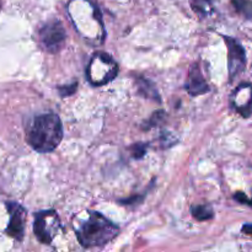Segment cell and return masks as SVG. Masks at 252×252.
<instances>
[{
    "instance_id": "cell-1",
    "label": "cell",
    "mask_w": 252,
    "mask_h": 252,
    "mask_svg": "<svg viewBox=\"0 0 252 252\" xmlns=\"http://www.w3.org/2000/svg\"><path fill=\"white\" fill-rule=\"evenodd\" d=\"M63 138L61 118L56 113H42L29 122L26 140L38 153L53 152Z\"/></svg>"
},
{
    "instance_id": "cell-2",
    "label": "cell",
    "mask_w": 252,
    "mask_h": 252,
    "mask_svg": "<svg viewBox=\"0 0 252 252\" xmlns=\"http://www.w3.org/2000/svg\"><path fill=\"white\" fill-rule=\"evenodd\" d=\"M75 233L81 246L94 248L113 240L120 233V229L98 212H88L86 218L75 225Z\"/></svg>"
},
{
    "instance_id": "cell-3",
    "label": "cell",
    "mask_w": 252,
    "mask_h": 252,
    "mask_svg": "<svg viewBox=\"0 0 252 252\" xmlns=\"http://www.w3.org/2000/svg\"><path fill=\"white\" fill-rule=\"evenodd\" d=\"M117 63L103 52L94 54L86 68V78L95 86H102L110 83L117 76Z\"/></svg>"
},
{
    "instance_id": "cell-4",
    "label": "cell",
    "mask_w": 252,
    "mask_h": 252,
    "mask_svg": "<svg viewBox=\"0 0 252 252\" xmlns=\"http://www.w3.org/2000/svg\"><path fill=\"white\" fill-rule=\"evenodd\" d=\"M61 228V220L56 211H43L36 214L33 231L36 238L42 244H49Z\"/></svg>"
},
{
    "instance_id": "cell-5",
    "label": "cell",
    "mask_w": 252,
    "mask_h": 252,
    "mask_svg": "<svg viewBox=\"0 0 252 252\" xmlns=\"http://www.w3.org/2000/svg\"><path fill=\"white\" fill-rule=\"evenodd\" d=\"M225 41L226 48H228V70H229V81L240 75L246 66V52L243 44L238 39L229 36H223Z\"/></svg>"
},
{
    "instance_id": "cell-6",
    "label": "cell",
    "mask_w": 252,
    "mask_h": 252,
    "mask_svg": "<svg viewBox=\"0 0 252 252\" xmlns=\"http://www.w3.org/2000/svg\"><path fill=\"white\" fill-rule=\"evenodd\" d=\"M65 30L63 25L59 21L47 22L41 30H39V38L46 49L51 53H56L63 47L65 42Z\"/></svg>"
},
{
    "instance_id": "cell-7",
    "label": "cell",
    "mask_w": 252,
    "mask_h": 252,
    "mask_svg": "<svg viewBox=\"0 0 252 252\" xmlns=\"http://www.w3.org/2000/svg\"><path fill=\"white\" fill-rule=\"evenodd\" d=\"M230 105L235 112L249 118L252 116V84L243 83L233 91L230 96Z\"/></svg>"
},
{
    "instance_id": "cell-8",
    "label": "cell",
    "mask_w": 252,
    "mask_h": 252,
    "mask_svg": "<svg viewBox=\"0 0 252 252\" xmlns=\"http://www.w3.org/2000/svg\"><path fill=\"white\" fill-rule=\"evenodd\" d=\"M10 213L9 225L6 228V234L15 240L21 241L25 234V223H26V211L17 203L6 204Z\"/></svg>"
},
{
    "instance_id": "cell-9",
    "label": "cell",
    "mask_w": 252,
    "mask_h": 252,
    "mask_svg": "<svg viewBox=\"0 0 252 252\" xmlns=\"http://www.w3.org/2000/svg\"><path fill=\"white\" fill-rule=\"evenodd\" d=\"M185 88H186L187 93L192 96L204 95L209 91V86L204 79L203 74H202L201 69H199L198 64H192L191 65Z\"/></svg>"
},
{
    "instance_id": "cell-10",
    "label": "cell",
    "mask_w": 252,
    "mask_h": 252,
    "mask_svg": "<svg viewBox=\"0 0 252 252\" xmlns=\"http://www.w3.org/2000/svg\"><path fill=\"white\" fill-rule=\"evenodd\" d=\"M137 86L138 93L140 95H143L147 98H150V100H157L158 102H160L159 93H158L157 88H155V85L152 81L145 78H137Z\"/></svg>"
},
{
    "instance_id": "cell-11",
    "label": "cell",
    "mask_w": 252,
    "mask_h": 252,
    "mask_svg": "<svg viewBox=\"0 0 252 252\" xmlns=\"http://www.w3.org/2000/svg\"><path fill=\"white\" fill-rule=\"evenodd\" d=\"M192 9L199 16H208L213 12V0H189Z\"/></svg>"
},
{
    "instance_id": "cell-12",
    "label": "cell",
    "mask_w": 252,
    "mask_h": 252,
    "mask_svg": "<svg viewBox=\"0 0 252 252\" xmlns=\"http://www.w3.org/2000/svg\"><path fill=\"white\" fill-rule=\"evenodd\" d=\"M192 216L199 221L209 220L214 217L213 209L209 206H204V204H201V206H194L191 208Z\"/></svg>"
},
{
    "instance_id": "cell-13",
    "label": "cell",
    "mask_w": 252,
    "mask_h": 252,
    "mask_svg": "<svg viewBox=\"0 0 252 252\" xmlns=\"http://www.w3.org/2000/svg\"><path fill=\"white\" fill-rule=\"evenodd\" d=\"M231 2L239 14L246 19H252V0H231Z\"/></svg>"
},
{
    "instance_id": "cell-14",
    "label": "cell",
    "mask_w": 252,
    "mask_h": 252,
    "mask_svg": "<svg viewBox=\"0 0 252 252\" xmlns=\"http://www.w3.org/2000/svg\"><path fill=\"white\" fill-rule=\"evenodd\" d=\"M147 145L143 144V143H138V144L133 145L132 148V157L135 158V159H140L145 155L147 153Z\"/></svg>"
},
{
    "instance_id": "cell-15",
    "label": "cell",
    "mask_w": 252,
    "mask_h": 252,
    "mask_svg": "<svg viewBox=\"0 0 252 252\" xmlns=\"http://www.w3.org/2000/svg\"><path fill=\"white\" fill-rule=\"evenodd\" d=\"M76 89H78V83H73L70 84V85L61 86V88H58V91L59 94H61V96L65 97V96L73 95V94L76 91Z\"/></svg>"
},
{
    "instance_id": "cell-16",
    "label": "cell",
    "mask_w": 252,
    "mask_h": 252,
    "mask_svg": "<svg viewBox=\"0 0 252 252\" xmlns=\"http://www.w3.org/2000/svg\"><path fill=\"white\" fill-rule=\"evenodd\" d=\"M165 115H166V113H165L164 111H158V112H155L154 115H153V117L150 118L149 122H148V125H149V126H147V128L154 127V126H157L158 123L160 122V121L164 120Z\"/></svg>"
},
{
    "instance_id": "cell-17",
    "label": "cell",
    "mask_w": 252,
    "mask_h": 252,
    "mask_svg": "<svg viewBox=\"0 0 252 252\" xmlns=\"http://www.w3.org/2000/svg\"><path fill=\"white\" fill-rule=\"evenodd\" d=\"M234 198H235L238 202H240V203H245V204H249V206H252V199L248 198L243 192H238V193L234 196Z\"/></svg>"
},
{
    "instance_id": "cell-18",
    "label": "cell",
    "mask_w": 252,
    "mask_h": 252,
    "mask_svg": "<svg viewBox=\"0 0 252 252\" xmlns=\"http://www.w3.org/2000/svg\"><path fill=\"white\" fill-rule=\"evenodd\" d=\"M241 231H243L244 234H248V235H252V224H245V225L241 228Z\"/></svg>"
},
{
    "instance_id": "cell-19",
    "label": "cell",
    "mask_w": 252,
    "mask_h": 252,
    "mask_svg": "<svg viewBox=\"0 0 252 252\" xmlns=\"http://www.w3.org/2000/svg\"><path fill=\"white\" fill-rule=\"evenodd\" d=\"M0 9H1V1H0Z\"/></svg>"
}]
</instances>
